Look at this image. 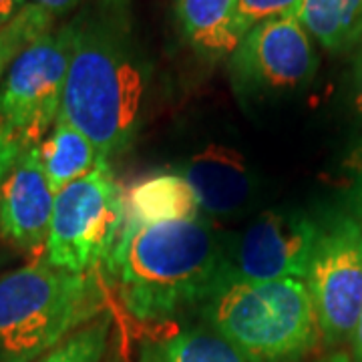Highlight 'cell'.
Listing matches in <instances>:
<instances>
[{
    "label": "cell",
    "mask_w": 362,
    "mask_h": 362,
    "mask_svg": "<svg viewBox=\"0 0 362 362\" xmlns=\"http://www.w3.org/2000/svg\"><path fill=\"white\" fill-rule=\"evenodd\" d=\"M77 21L49 30L14 59L0 81V127L26 145H40L61 113Z\"/></svg>",
    "instance_id": "cell-6"
},
{
    "label": "cell",
    "mask_w": 362,
    "mask_h": 362,
    "mask_svg": "<svg viewBox=\"0 0 362 362\" xmlns=\"http://www.w3.org/2000/svg\"><path fill=\"white\" fill-rule=\"evenodd\" d=\"M183 39L209 61L232 57L242 37L235 28V0H173Z\"/></svg>",
    "instance_id": "cell-13"
},
{
    "label": "cell",
    "mask_w": 362,
    "mask_h": 362,
    "mask_svg": "<svg viewBox=\"0 0 362 362\" xmlns=\"http://www.w3.org/2000/svg\"><path fill=\"white\" fill-rule=\"evenodd\" d=\"M125 220V195L109 161L54 195L47 262L85 274L107 264Z\"/></svg>",
    "instance_id": "cell-5"
},
{
    "label": "cell",
    "mask_w": 362,
    "mask_h": 362,
    "mask_svg": "<svg viewBox=\"0 0 362 362\" xmlns=\"http://www.w3.org/2000/svg\"><path fill=\"white\" fill-rule=\"evenodd\" d=\"M180 173L194 189L199 209L209 216H232L254 194V177L246 159L226 145L202 149Z\"/></svg>",
    "instance_id": "cell-11"
},
{
    "label": "cell",
    "mask_w": 362,
    "mask_h": 362,
    "mask_svg": "<svg viewBox=\"0 0 362 362\" xmlns=\"http://www.w3.org/2000/svg\"><path fill=\"white\" fill-rule=\"evenodd\" d=\"M135 362H247L214 330H181L171 337L147 340Z\"/></svg>",
    "instance_id": "cell-16"
},
{
    "label": "cell",
    "mask_w": 362,
    "mask_h": 362,
    "mask_svg": "<svg viewBox=\"0 0 362 362\" xmlns=\"http://www.w3.org/2000/svg\"><path fill=\"white\" fill-rule=\"evenodd\" d=\"M78 2H81V0H16L18 8L25 6V4H39V6H42L47 13H51L52 16L69 13L71 8L77 6Z\"/></svg>",
    "instance_id": "cell-22"
},
{
    "label": "cell",
    "mask_w": 362,
    "mask_h": 362,
    "mask_svg": "<svg viewBox=\"0 0 362 362\" xmlns=\"http://www.w3.org/2000/svg\"><path fill=\"white\" fill-rule=\"evenodd\" d=\"M194 189L181 173L161 171L135 181L125 194V220L139 226L199 218Z\"/></svg>",
    "instance_id": "cell-12"
},
{
    "label": "cell",
    "mask_w": 362,
    "mask_h": 362,
    "mask_svg": "<svg viewBox=\"0 0 362 362\" xmlns=\"http://www.w3.org/2000/svg\"><path fill=\"white\" fill-rule=\"evenodd\" d=\"M352 349H354V358L356 362H362V310L358 314V320L354 326V332H352Z\"/></svg>",
    "instance_id": "cell-25"
},
{
    "label": "cell",
    "mask_w": 362,
    "mask_h": 362,
    "mask_svg": "<svg viewBox=\"0 0 362 362\" xmlns=\"http://www.w3.org/2000/svg\"><path fill=\"white\" fill-rule=\"evenodd\" d=\"M52 18L54 16L39 4H25L16 11L8 25L0 28V77L21 51L51 30Z\"/></svg>",
    "instance_id": "cell-17"
},
{
    "label": "cell",
    "mask_w": 362,
    "mask_h": 362,
    "mask_svg": "<svg viewBox=\"0 0 362 362\" xmlns=\"http://www.w3.org/2000/svg\"><path fill=\"white\" fill-rule=\"evenodd\" d=\"M350 207H352V218L362 223V149L361 159L356 163V177L350 187Z\"/></svg>",
    "instance_id": "cell-21"
},
{
    "label": "cell",
    "mask_w": 362,
    "mask_h": 362,
    "mask_svg": "<svg viewBox=\"0 0 362 362\" xmlns=\"http://www.w3.org/2000/svg\"><path fill=\"white\" fill-rule=\"evenodd\" d=\"M21 151H23V143L18 141L13 133L0 127V185L14 168Z\"/></svg>",
    "instance_id": "cell-20"
},
{
    "label": "cell",
    "mask_w": 362,
    "mask_h": 362,
    "mask_svg": "<svg viewBox=\"0 0 362 362\" xmlns=\"http://www.w3.org/2000/svg\"><path fill=\"white\" fill-rule=\"evenodd\" d=\"M16 11H18L16 0H0V28L8 25V21L16 14Z\"/></svg>",
    "instance_id": "cell-24"
},
{
    "label": "cell",
    "mask_w": 362,
    "mask_h": 362,
    "mask_svg": "<svg viewBox=\"0 0 362 362\" xmlns=\"http://www.w3.org/2000/svg\"><path fill=\"white\" fill-rule=\"evenodd\" d=\"M302 0H235V28L244 39L250 28L278 16H298Z\"/></svg>",
    "instance_id": "cell-19"
},
{
    "label": "cell",
    "mask_w": 362,
    "mask_h": 362,
    "mask_svg": "<svg viewBox=\"0 0 362 362\" xmlns=\"http://www.w3.org/2000/svg\"><path fill=\"white\" fill-rule=\"evenodd\" d=\"M326 344L352 337L362 310V223L338 216L320 226L304 278Z\"/></svg>",
    "instance_id": "cell-7"
},
{
    "label": "cell",
    "mask_w": 362,
    "mask_h": 362,
    "mask_svg": "<svg viewBox=\"0 0 362 362\" xmlns=\"http://www.w3.org/2000/svg\"><path fill=\"white\" fill-rule=\"evenodd\" d=\"M320 362H350L344 354H332V356H328V358H324Z\"/></svg>",
    "instance_id": "cell-26"
},
{
    "label": "cell",
    "mask_w": 362,
    "mask_h": 362,
    "mask_svg": "<svg viewBox=\"0 0 362 362\" xmlns=\"http://www.w3.org/2000/svg\"><path fill=\"white\" fill-rule=\"evenodd\" d=\"M352 101H354V109L358 111V115H362V40L358 42L354 73H352Z\"/></svg>",
    "instance_id": "cell-23"
},
{
    "label": "cell",
    "mask_w": 362,
    "mask_h": 362,
    "mask_svg": "<svg viewBox=\"0 0 362 362\" xmlns=\"http://www.w3.org/2000/svg\"><path fill=\"white\" fill-rule=\"evenodd\" d=\"M52 194L40 161V145H26L0 185V235L40 258L51 230Z\"/></svg>",
    "instance_id": "cell-10"
},
{
    "label": "cell",
    "mask_w": 362,
    "mask_h": 362,
    "mask_svg": "<svg viewBox=\"0 0 362 362\" xmlns=\"http://www.w3.org/2000/svg\"><path fill=\"white\" fill-rule=\"evenodd\" d=\"M111 318L103 314L66 337L37 362H101L109 342Z\"/></svg>",
    "instance_id": "cell-18"
},
{
    "label": "cell",
    "mask_w": 362,
    "mask_h": 362,
    "mask_svg": "<svg viewBox=\"0 0 362 362\" xmlns=\"http://www.w3.org/2000/svg\"><path fill=\"white\" fill-rule=\"evenodd\" d=\"M107 266L125 308L145 322L206 302L228 274L220 240L202 218L153 226L123 221Z\"/></svg>",
    "instance_id": "cell-1"
},
{
    "label": "cell",
    "mask_w": 362,
    "mask_h": 362,
    "mask_svg": "<svg viewBox=\"0 0 362 362\" xmlns=\"http://www.w3.org/2000/svg\"><path fill=\"white\" fill-rule=\"evenodd\" d=\"M318 66L312 37L298 16H278L250 28L230 57V77L242 95L296 89Z\"/></svg>",
    "instance_id": "cell-8"
},
{
    "label": "cell",
    "mask_w": 362,
    "mask_h": 362,
    "mask_svg": "<svg viewBox=\"0 0 362 362\" xmlns=\"http://www.w3.org/2000/svg\"><path fill=\"white\" fill-rule=\"evenodd\" d=\"M103 306L97 270L75 274L33 262L0 278V362L39 361Z\"/></svg>",
    "instance_id": "cell-4"
},
{
    "label": "cell",
    "mask_w": 362,
    "mask_h": 362,
    "mask_svg": "<svg viewBox=\"0 0 362 362\" xmlns=\"http://www.w3.org/2000/svg\"><path fill=\"white\" fill-rule=\"evenodd\" d=\"M298 21L326 51H346L362 40V0H302Z\"/></svg>",
    "instance_id": "cell-15"
},
{
    "label": "cell",
    "mask_w": 362,
    "mask_h": 362,
    "mask_svg": "<svg viewBox=\"0 0 362 362\" xmlns=\"http://www.w3.org/2000/svg\"><path fill=\"white\" fill-rule=\"evenodd\" d=\"M320 226L300 211H268L247 226L226 256V272L242 280H304Z\"/></svg>",
    "instance_id": "cell-9"
},
{
    "label": "cell",
    "mask_w": 362,
    "mask_h": 362,
    "mask_svg": "<svg viewBox=\"0 0 362 362\" xmlns=\"http://www.w3.org/2000/svg\"><path fill=\"white\" fill-rule=\"evenodd\" d=\"M147 66L127 30L111 21H77L61 113L103 159L127 153L141 127Z\"/></svg>",
    "instance_id": "cell-2"
},
{
    "label": "cell",
    "mask_w": 362,
    "mask_h": 362,
    "mask_svg": "<svg viewBox=\"0 0 362 362\" xmlns=\"http://www.w3.org/2000/svg\"><path fill=\"white\" fill-rule=\"evenodd\" d=\"M211 330L247 362H298L316 349L320 326L304 280H242L226 274L206 300Z\"/></svg>",
    "instance_id": "cell-3"
},
{
    "label": "cell",
    "mask_w": 362,
    "mask_h": 362,
    "mask_svg": "<svg viewBox=\"0 0 362 362\" xmlns=\"http://www.w3.org/2000/svg\"><path fill=\"white\" fill-rule=\"evenodd\" d=\"M40 161L52 194L57 195L73 181L85 177L99 165V161H103V157L77 127L59 115L49 135L40 143Z\"/></svg>",
    "instance_id": "cell-14"
}]
</instances>
